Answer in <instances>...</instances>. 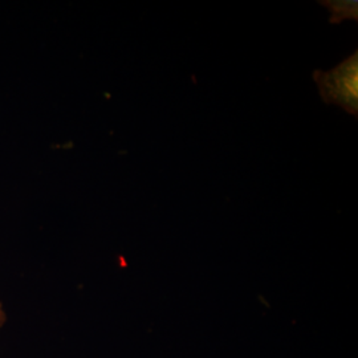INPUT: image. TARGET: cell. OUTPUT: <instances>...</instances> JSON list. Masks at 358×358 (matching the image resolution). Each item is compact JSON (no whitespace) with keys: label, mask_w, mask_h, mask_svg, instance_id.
Instances as JSON below:
<instances>
[{"label":"cell","mask_w":358,"mask_h":358,"mask_svg":"<svg viewBox=\"0 0 358 358\" xmlns=\"http://www.w3.org/2000/svg\"><path fill=\"white\" fill-rule=\"evenodd\" d=\"M313 80L321 99L327 103L341 106L349 115H358V51L331 71H315Z\"/></svg>","instance_id":"obj_1"},{"label":"cell","mask_w":358,"mask_h":358,"mask_svg":"<svg viewBox=\"0 0 358 358\" xmlns=\"http://www.w3.org/2000/svg\"><path fill=\"white\" fill-rule=\"evenodd\" d=\"M331 11V23L338 24L345 19L357 20V1H322Z\"/></svg>","instance_id":"obj_2"},{"label":"cell","mask_w":358,"mask_h":358,"mask_svg":"<svg viewBox=\"0 0 358 358\" xmlns=\"http://www.w3.org/2000/svg\"><path fill=\"white\" fill-rule=\"evenodd\" d=\"M3 321H4V313H3V310H1V307H0V327H1Z\"/></svg>","instance_id":"obj_3"}]
</instances>
